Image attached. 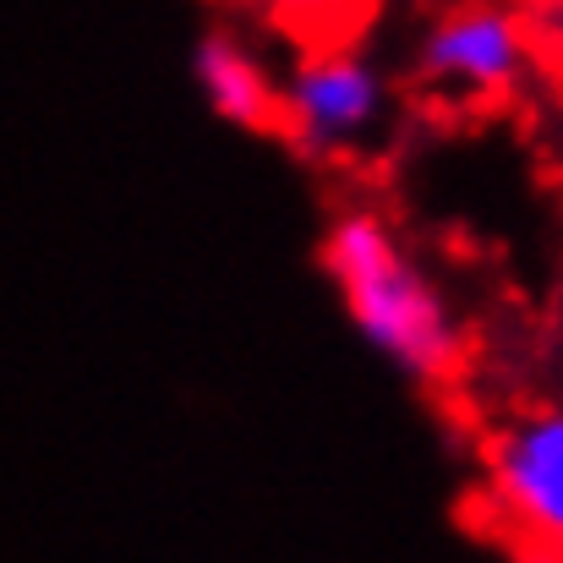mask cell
<instances>
[{
  "instance_id": "6da1fadb",
  "label": "cell",
  "mask_w": 563,
  "mask_h": 563,
  "mask_svg": "<svg viewBox=\"0 0 563 563\" xmlns=\"http://www.w3.org/2000/svg\"><path fill=\"white\" fill-rule=\"evenodd\" d=\"M318 268L351 334L388 373L443 394L465 373V323L399 224L373 202H345L318 235Z\"/></svg>"
},
{
  "instance_id": "7a4b0ae2",
  "label": "cell",
  "mask_w": 563,
  "mask_h": 563,
  "mask_svg": "<svg viewBox=\"0 0 563 563\" xmlns=\"http://www.w3.org/2000/svg\"><path fill=\"white\" fill-rule=\"evenodd\" d=\"M394 77L367 49V38H334V44H296L279 66V126L274 143H285L312 170L356 165L394 115Z\"/></svg>"
},
{
  "instance_id": "3957f363",
  "label": "cell",
  "mask_w": 563,
  "mask_h": 563,
  "mask_svg": "<svg viewBox=\"0 0 563 563\" xmlns=\"http://www.w3.org/2000/svg\"><path fill=\"white\" fill-rule=\"evenodd\" d=\"M537 49L515 0H438L410 49V88L449 115H493L526 93Z\"/></svg>"
},
{
  "instance_id": "277c9868",
  "label": "cell",
  "mask_w": 563,
  "mask_h": 563,
  "mask_svg": "<svg viewBox=\"0 0 563 563\" xmlns=\"http://www.w3.org/2000/svg\"><path fill=\"white\" fill-rule=\"evenodd\" d=\"M482 493L504 542L563 559V405L520 410L487 438Z\"/></svg>"
},
{
  "instance_id": "5b68a950",
  "label": "cell",
  "mask_w": 563,
  "mask_h": 563,
  "mask_svg": "<svg viewBox=\"0 0 563 563\" xmlns=\"http://www.w3.org/2000/svg\"><path fill=\"white\" fill-rule=\"evenodd\" d=\"M191 88L219 126H230L241 137H274V126H279V66L263 55V44L246 27H202L197 33Z\"/></svg>"
},
{
  "instance_id": "8992f818",
  "label": "cell",
  "mask_w": 563,
  "mask_h": 563,
  "mask_svg": "<svg viewBox=\"0 0 563 563\" xmlns=\"http://www.w3.org/2000/svg\"><path fill=\"white\" fill-rule=\"evenodd\" d=\"M257 27L296 44H334V38H367L377 0H235Z\"/></svg>"
},
{
  "instance_id": "52a82bcc",
  "label": "cell",
  "mask_w": 563,
  "mask_h": 563,
  "mask_svg": "<svg viewBox=\"0 0 563 563\" xmlns=\"http://www.w3.org/2000/svg\"><path fill=\"white\" fill-rule=\"evenodd\" d=\"M537 49V71L563 77V0H515Z\"/></svg>"
},
{
  "instance_id": "ba28073f",
  "label": "cell",
  "mask_w": 563,
  "mask_h": 563,
  "mask_svg": "<svg viewBox=\"0 0 563 563\" xmlns=\"http://www.w3.org/2000/svg\"><path fill=\"white\" fill-rule=\"evenodd\" d=\"M509 553H515V563H563L559 553H542V548H520V542H509Z\"/></svg>"
},
{
  "instance_id": "9c48e42d",
  "label": "cell",
  "mask_w": 563,
  "mask_h": 563,
  "mask_svg": "<svg viewBox=\"0 0 563 563\" xmlns=\"http://www.w3.org/2000/svg\"><path fill=\"white\" fill-rule=\"evenodd\" d=\"M559 148H563V132H559Z\"/></svg>"
}]
</instances>
